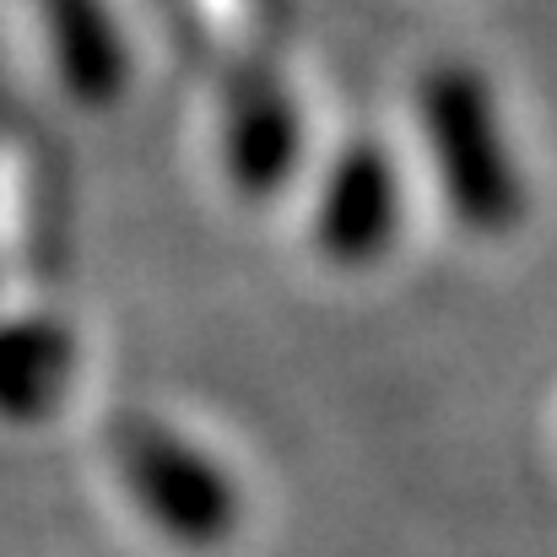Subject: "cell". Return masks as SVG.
Wrapping results in <instances>:
<instances>
[{"label": "cell", "mask_w": 557, "mask_h": 557, "mask_svg": "<svg viewBox=\"0 0 557 557\" xmlns=\"http://www.w3.org/2000/svg\"><path fill=\"white\" fill-rule=\"evenodd\" d=\"M417 114L449 211L471 233H509L525 211V195L487 82L466 65H433L422 76Z\"/></svg>", "instance_id": "cell-2"}, {"label": "cell", "mask_w": 557, "mask_h": 557, "mask_svg": "<svg viewBox=\"0 0 557 557\" xmlns=\"http://www.w3.org/2000/svg\"><path fill=\"white\" fill-rule=\"evenodd\" d=\"M33 11L44 22V44L60 87L87 109L120 103L131 82V49L120 38L109 0H33Z\"/></svg>", "instance_id": "cell-6"}, {"label": "cell", "mask_w": 557, "mask_h": 557, "mask_svg": "<svg viewBox=\"0 0 557 557\" xmlns=\"http://www.w3.org/2000/svg\"><path fill=\"white\" fill-rule=\"evenodd\" d=\"M109 460L131 493V504L180 547H222L238 520L244 498L238 482L174 422L152 411H120L109 428Z\"/></svg>", "instance_id": "cell-3"}, {"label": "cell", "mask_w": 557, "mask_h": 557, "mask_svg": "<svg viewBox=\"0 0 557 557\" xmlns=\"http://www.w3.org/2000/svg\"><path fill=\"white\" fill-rule=\"evenodd\" d=\"M76 373V336L60 309L0 314V422H44Z\"/></svg>", "instance_id": "cell-7"}, {"label": "cell", "mask_w": 557, "mask_h": 557, "mask_svg": "<svg viewBox=\"0 0 557 557\" xmlns=\"http://www.w3.org/2000/svg\"><path fill=\"white\" fill-rule=\"evenodd\" d=\"M60 227L44 174L16 136H0V314L60 309Z\"/></svg>", "instance_id": "cell-4"}, {"label": "cell", "mask_w": 557, "mask_h": 557, "mask_svg": "<svg viewBox=\"0 0 557 557\" xmlns=\"http://www.w3.org/2000/svg\"><path fill=\"white\" fill-rule=\"evenodd\" d=\"M216 60L222 169L244 195H271L298 163V103L282 82L260 0H195Z\"/></svg>", "instance_id": "cell-1"}, {"label": "cell", "mask_w": 557, "mask_h": 557, "mask_svg": "<svg viewBox=\"0 0 557 557\" xmlns=\"http://www.w3.org/2000/svg\"><path fill=\"white\" fill-rule=\"evenodd\" d=\"M400 227V185H395V163L373 136H352L314 206V244L331 265L363 271L373 260H384V249L395 244Z\"/></svg>", "instance_id": "cell-5"}]
</instances>
